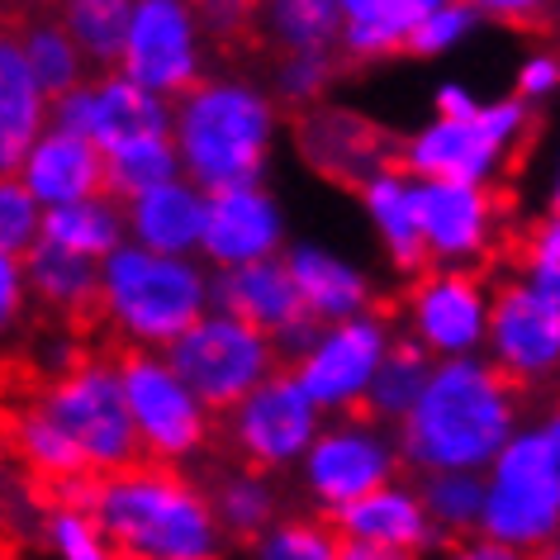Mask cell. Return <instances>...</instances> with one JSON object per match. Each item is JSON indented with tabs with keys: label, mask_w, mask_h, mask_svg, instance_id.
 Returning a JSON list of instances; mask_svg holds the SVG:
<instances>
[{
	"label": "cell",
	"mask_w": 560,
	"mask_h": 560,
	"mask_svg": "<svg viewBox=\"0 0 560 560\" xmlns=\"http://www.w3.org/2000/svg\"><path fill=\"white\" fill-rule=\"evenodd\" d=\"M523 257H546V261H560V205H556V209H546V219H541L537 229L527 233Z\"/></svg>",
	"instance_id": "obj_51"
},
{
	"label": "cell",
	"mask_w": 560,
	"mask_h": 560,
	"mask_svg": "<svg viewBox=\"0 0 560 560\" xmlns=\"http://www.w3.org/2000/svg\"><path fill=\"white\" fill-rule=\"evenodd\" d=\"M347 560H395V556H381V551H366V546H347Z\"/></svg>",
	"instance_id": "obj_56"
},
{
	"label": "cell",
	"mask_w": 560,
	"mask_h": 560,
	"mask_svg": "<svg viewBox=\"0 0 560 560\" xmlns=\"http://www.w3.org/2000/svg\"><path fill=\"white\" fill-rule=\"evenodd\" d=\"M480 537L537 556L560 537V456L541 423H527L485 470Z\"/></svg>",
	"instance_id": "obj_6"
},
{
	"label": "cell",
	"mask_w": 560,
	"mask_h": 560,
	"mask_svg": "<svg viewBox=\"0 0 560 560\" xmlns=\"http://www.w3.org/2000/svg\"><path fill=\"white\" fill-rule=\"evenodd\" d=\"M324 423L328 413L310 399V389L295 381V371H276L233 413H223V442L247 470L280 475L304 466Z\"/></svg>",
	"instance_id": "obj_11"
},
{
	"label": "cell",
	"mask_w": 560,
	"mask_h": 560,
	"mask_svg": "<svg viewBox=\"0 0 560 560\" xmlns=\"http://www.w3.org/2000/svg\"><path fill=\"white\" fill-rule=\"evenodd\" d=\"M385 0H342V10H347V20H366V15H375Z\"/></svg>",
	"instance_id": "obj_54"
},
{
	"label": "cell",
	"mask_w": 560,
	"mask_h": 560,
	"mask_svg": "<svg viewBox=\"0 0 560 560\" xmlns=\"http://www.w3.org/2000/svg\"><path fill=\"white\" fill-rule=\"evenodd\" d=\"M290 276L300 285L304 314H314L318 324H347V318H361L375 310V276L361 261H352L347 252L328 247V243H290L285 252Z\"/></svg>",
	"instance_id": "obj_20"
},
{
	"label": "cell",
	"mask_w": 560,
	"mask_h": 560,
	"mask_svg": "<svg viewBox=\"0 0 560 560\" xmlns=\"http://www.w3.org/2000/svg\"><path fill=\"white\" fill-rule=\"evenodd\" d=\"M10 452H15L20 466L30 470L34 480H44L48 489L91 475L86 456L77 452V442L67 438V432L58 428V418H52L38 399H30L24 409L10 413Z\"/></svg>",
	"instance_id": "obj_28"
},
{
	"label": "cell",
	"mask_w": 560,
	"mask_h": 560,
	"mask_svg": "<svg viewBox=\"0 0 560 560\" xmlns=\"http://www.w3.org/2000/svg\"><path fill=\"white\" fill-rule=\"evenodd\" d=\"M537 560H560V537H556L551 546H546V551H537Z\"/></svg>",
	"instance_id": "obj_57"
},
{
	"label": "cell",
	"mask_w": 560,
	"mask_h": 560,
	"mask_svg": "<svg viewBox=\"0 0 560 560\" xmlns=\"http://www.w3.org/2000/svg\"><path fill=\"white\" fill-rule=\"evenodd\" d=\"M44 409L58 418V428L77 442V452L86 456V470L95 480L119 475L143 460V442H138L129 395H124L119 361L86 357L72 375L44 385L34 395Z\"/></svg>",
	"instance_id": "obj_7"
},
{
	"label": "cell",
	"mask_w": 560,
	"mask_h": 560,
	"mask_svg": "<svg viewBox=\"0 0 560 560\" xmlns=\"http://www.w3.org/2000/svg\"><path fill=\"white\" fill-rule=\"evenodd\" d=\"M172 138L180 172L205 195L266 186V166L280 138V101L252 77L209 72L176 101Z\"/></svg>",
	"instance_id": "obj_2"
},
{
	"label": "cell",
	"mask_w": 560,
	"mask_h": 560,
	"mask_svg": "<svg viewBox=\"0 0 560 560\" xmlns=\"http://www.w3.org/2000/svg\"><path fill=\"white\" fill-rule=\"evenodd\" d=\"M418 219H423L428 266L438 271H480L503 233V205L494 186L418 180Z\"/></svg>",
	"instance_id": "obj_17"
},
{
	"label": "cell",
	"mask_w": 560,
	"mask_h": 560,
	"mask_svg": "<svg viewBox=\"0 0 560 560\" xmlns=\"http://www.w3.org/2000/svg\"><path fill=\"white\" fill-rule=\"evenodd\" d=\"M332 81H338V58L332 52H280L271 67V95L280 109H318L328 101Z\"/></svg>",
	"instance_id": "obj_40"
},
{
	"label": "cell",
	"mask_w": 560,
	"mask_h": 560,
	"mask_svg": "<svg viewBox=\"0 0 560 560\" xmlns=\"http://www.w3.org/2000/svg\"><path fill=\"white\" fill-rule=\"evenodd\" d=\"M404 452L395 428H385L371 413H347L328 418L318 442L310 446L304 466L295 470L300 494L314 503L324 517L352 509L357 499L375 494V489L404 480Z\"/></svg>",
	"instance_id": "obj_8"
},
{
	"label": "cell",
	"mask_w": 560,
	"mask_h": 560,
	"mask_svg": "<svg viewBox=\"0 0 560 560\" xmlns=\"http://www.w3.org/2000/svg\"><path fill=\"white\" fill-rule=\"evenodd\" d=\"M91 513L124 560H219L229 541L209 489L158 460L105 475L95 485Z\"/></svg>",
	"instance_id": "obj_3"
},
{
	"label": "cell",
	"mask_w": 560,
	"mask_h": 560,
	"mask_svg": "<svg viewBox=\"0 0 560 560\" xmlns=\"http://www.w3.org/2000/svg\"><path fill=\"white\" fill-rule=\"evenodd\" d=\"M257 34L280 52H338L347 10L342 0H257Z\"/></svg>",
	"instance_id": "obj_27"
},
{
	"label": "cell",
	"mask_w": 560,
	"mask_h": 560,
	"mask_svg": "<svg viewBox=\"0 0 560 560\" xmlns=\"http://www.w3.org/2000/svg\"><path fill=\"white\" fill-rule=\"evenodd\" d=\"M556 205H560V152L551 162V180H546V209H556Z\"/></svg>",
	"instance_id": "obj_55"
},
{
	"label": "cell",
	"mask_w": 560,
	"mask_h": 560,
	"mask_svg": "<svg viewBox=\"0 0 560 560\" xmlns=\"http://www.w3.org/2000/svg\"><path fill=\"white\" fill-rule=\"evenodd\" d=\"M180 152H176V138H138V143H124L115 152H105V190L115 200H138V195L158 190V186H172L180 180Z\"/></svg>",
	"instance_id": "obj_36"
},
{
	"label": "cell",
	"mask_w": 560,
	"mask_h": 560,
	"mask_svg": "<svg viewBox=\"0 0 560 560\" xmlns=\"http://www.w3.org/2000/svg\"><path fill=\"white\" fill-rule=\"evenodd\" d=\"M10 38L20 44L30 72L38 77V86H44L52 101H62L67 91H77V86H86V81H91L86 52H81L77 38L62 30V20H48V15L24 20V24L10 30Z\"/></svg>",
	"instance_id": "obj_32"
},
{
	"label": "cell",
	"mask_w": 560,
	"mask_h": 560,
	"mask_svg": "<svg viewBox=\"0 0 560 560\" xmlns=\"http://www.w3.org/2000/svg\"><path fill=\"white\" fill-rule=\"evenodd\" d=\"M438 560H537L527 551H513L503 541H489V537H466V541H446Z\"/></svg>",
	"instance_id": "obj_48"
},
{
	"label": "cell",
	"mask_w": 560,
	"mask_h": 560,
	"mask_svg": "<svg viewBox=\"0 0 560 560\" xmlns=\"http://www.w3.org/2000/svg\"><path fill=\"white\" fill-rule=\"evenodd\" d=\"M537 109L517 95L485 101L470 119H442L432 115L395 143V166L413 180H460V186H494L527 143Z\"/></svg>",
	"instance_id": "obj_5"
},
{
	"label": "cell",
	"mask_w": 560,
	"mask_h": 560,
	"mask_svg": "<svg viewBox=\"0 0 560 560\" xmlns=\"http://www.w3.org/2000/svg\"><path fill=\"white\" fill-rule=\"evenodd\" d=\"M133 5L138 0H67L58 10V20H62V30L77 38V48L86 52L91 67L115 72L124 58L129 24H133Z\"/></svg>",
	"instance_id": "obj_35"
},
{
	"label": "cell",
	"mask_w": 560,
	"mask_h": 560,
	"mask_svg": "<svg viewBox=\"0 0 560 560\" xmlns=\"http://www.w3.org/2000/svg\"><path fill=\"white\" fill-rule=\"evenodd\" d=\"M205 15H257V0H195Z\"/></svg>",
	"instance_id": "obj_52"
},
{
	"label": "cell",
	"mask_w": 560,
	"mask_h": 560,
	"mask_svg": "<svg viewBox=\"0 0 560 560\" xmlns=\"http://www.w3.org/2000/svg\"><path fill=\"white\" fill-rule=\"evenodd\" d=\"M485 20L494 24H513V30H527V24H546L556 15L560 0H470Z\"/></svg>",
	"instance_id": "obj_45"
},
{
	"label": "cell",
	"mask_w": 560,
	"mask_h": 560,
	"mask_svg": "<svg viewBox=\"0 0 560 560\" xmlns=\"http://www.w3.org/2000/svg\"><path fill=\"white\" fill-rule=\"evenodd\" d=\"M30 5H44V10H62L67 0H30Z\"/></svg>",
	"instance_id": "obj_58"
},
{
	"label": "cell",
	"mask_w": 560,
	"mask_h": 560,
	"mask_svg": "<svg viewBox=\"0 0 560 560\" xmlns=\"http://www.w3.org/2000/svg\"><path fill=\"white\" fill-rule=\"evenodd\" d=\"M48 129H52V95L38 86L20 44L5 34V44H0V166H5V176L20 172V162L30 158V148Z\"/></svg>",
	"instance_id": "obj_26"
},
{
	"label": "cell",
	"mask_w": 560,
	"mask_h": 560,
	"mask_svg": "<svg viewBox=\"0 0 560 560\" xmlns=\"http://www.w3.org/2000/svg\"><path fill=\"white\" fill-rule=\"evenodd\" d=\"M318 338H324V324H318L314 314H300L295 324H285V328H280L276 338H271V342H276L280 366H285V371H295L300 361L314 352V342H318Z\"/></svg>",
	"instance_id": "obj_46"
},
{
	"label": "cell",
	"mask_w": 560,
	"mask_h": 560,
	"mask_svg": "<svg viewBox=\"0 0 560 560\" xmlns=\"http://www.w3.org/2000/svg\"><path fill=\"white\" fill-rule=\"evenodd\" d=\"M15 180L34 195L44 209H67L81 200L105 195V152L81 133L48 129L20 162Z\"/></svg>",
	"instance_id": "obj_21"
},
{
	"label": "cell",
	"mask_w": 560,
	"mask_h": 560,
	"mask_svg": "<svg viewBox=\"0 0 560 560\" xmlns=\"http://www.w3.org/2000/svg\"><path fill=\"white\" fill-rule=\"evenodd\" d=\"M81 361H86V357H81V347L67 338V332H44V338L34 342V352H30V366L44 375V385L62 381V375H72Z\"/></svg>",
	"instance_id": "obj_44"
},
{
	"label": "cell",
	"mask_w": 560,
	"mask_h": 560,
	"mask_svg": "<svg viewBox=\"0 0 560 560\" xmlns=\"http://www.w3.org/2000/svg\"><path fill=\"white\" fill-rule=\"evenodd\" d=\"M219 560H223V556H219Z\"/></svg>",
	"instance_id": "obj_59"
},
{
	"label": "cell",
	"mask_w": 560,
	"mask_h": 560,
	"mask_svg": "<svg viewBox=\"0 0 560 560\" xmlns=\"http://www.w3.org/2000/svg\"><path fill=\"white\" fill-rule=\"evenodd\" d=\"M480 30H485V15H480V10H475L470 0H452V5H442L438 15H428L423 24H418L409 52H413V58H428V62L452 58V52L466 48Z\"/></svg>",
	"instance_id": "obj_41"
},
{
	"label": "cell",
	"mask_w": 560,
	"mask_h": 560,
	"mask_svg": "<svg viewBox=\"0 0 560 560\" xmlns=\"http://www.w3.org/2000/svg\"><path fill=\"white\" fill-rule=\"evenodd\" d=\"M285 252H290V223L280 200L266 186H237V190L209 195L205 247H200V261L209 271L276 261Z\"/></svg>",
	"instance_id": "obj_18"
},
{
	"label": "cell",
	"mask_w": 560,
	"mask_h": 560,
	"mask_svg": "<svg viewBox=\"0 0 560 560\" xmlns=\"http://www.w3.org/2000/svg\"><path fill=\"white\" fill-rule=\"evenodd\" d=\"M176 124V101L143 91L124 72H101L86 86L52 101V129L91 138L101 152H115L138 138H166Z\"/></svg>",
	"instance_id": "obj_16"
},
{
	"label": "cell",
	"mask_w": 560,
	"mask_h": 560,
	"mask_svg": "<svg viewBox=\"0 0 560 560\" xmlns=\"http://www.w3.org/2000/svg\"><path fill=\"white\" fill-rule=\"evenodd\" d=\"M300 152H304V162H310L314 172L338 176V180H347V186H357V190L366 186L375 172L395 166V162H385L381 129H375L371 119L352 115V109H342V105H318V109L304 115Z\"/></svg>",
	"instance_id": "obj_22"
},
{
	"label": "cell",
	"mask_w": 560,
	"mask_h": 560,
	"mask_svg": "<svg viewBox=\"0 0 560 560\" xmlns=\"http://www.w3.org/2000/svg\"><path fill=\"white\" fill-rule=\"evenodd\" d=\"M361 214H366L375 243L385 252V266L399 276H423L428 271V243H423V219H418V180L399 166L375 172L357 190Z\"/></svg>",
	"instance_id": "obj_23"
},
{
	"label": "cell",
	"mask_w": 560,
	"mask_h": 560,
	"mask_svg": "<svg viewBox=\"0 0 560 560\" xmlns=\"http://www.w3.org/2000/svg\"><path fill=\"white\" fill-rule=\"evenodd\" d=\"M523 428V389L489 357H460L438 361L418 409L395 428V438L404 470L423 480L446 470L485 475Z\"/></svg>",
	"instance_id": "obj_1"
},
{
	"label": "cell",
	"mask_w": 560,
	"mask_h": 560,
	"mask_svg": "<svg viewBox=\"0 0 560 560\" xmlns=\"http://www.w3.org/2000/svg\"><path fill=\"white\" fill-rule=\"evenodd\" d=\"M44 243L67 247V252H77V257H91V261L105 266L124 243H129V214H124V200H115V195L105 190V195H95V200L48 209Z\"/></svg>",
	"instance_id": "obj_30"
},
{
	"label": "cell",
	"mask_w": 560,
	"mask_h": 560,
	"mask_svg": "<svg viewBox=\"0 0 560 560\" xmlns=\"http://www.w3.org/2000/svg\"><path fill=\"white\" fill-rule=\"evenodd\" d=\"M395 342H399V332L381 310L347 318V324H328L324 338L314 342V352L295 366V381L310 389V399L328 418L366 413L371 385Z\"/></svg>",
	"instance_id": "obj_14"
},
{
	"label": "cell",
	"mask_w": 560,
	"mask_h": 560,
	"mask_svg": "<svg viewBox=\"0 0 560 560\" xmlns=\"http://www.w3.org/2000/svg\"><path fill=\"white\" fill-rule=\"evenodd\" d=\"M247 551V560H347V541L324 513H285Z\"/></svg>",
	"instance_id": "obj_39"
},
{
	"label": "cell",
	"mask_w": 560,
	"mask_h": 560,
	"mask_svg": "<svg viewBox=\"0 0 560 560\" xmlns=\"http://www.w3.org/2000/svg\"><path fill=\"white\" fill-rule=\"evenodd\" d=\"M541 432H546V438H551L556 456H560V404H551V409L541 413Z\"/></svg>",
	"instance_id": "obj_53"
},
{
	"label": "cell",
	"mask_w": 560,
	"mask_h": 560,
	"mask_svg": "<svg viewBox=\"0 0 560 560\" xmlns=\"http://www.w3.org/2000/svg\"><path fill=\"white\" fill-rule=\"evenodd\" d=\"M432 371H438V361H432L413 338H404L399 332V342L389 347L385 366H381V375H375V385H371L366 413L381 418L385 428H399L404 418L418 409V399H423Z\"/></svg>",
	"instance_id": "obj_34"
},
{
	"label": "cell",
	"mask_w": 560,
	"mask_h": 560,
	"mask_svg": "<svg viewBox=\"0 0 560 560\" xmlns=\"http://www.w3.org/2000/svg\"><path fill=\"white\" fill-rule=\"evenodd\" d=\"M517 276L527 280L537 295L551 304V310L560 314V261H546V257H523L517 261Z\"/></svg>",
	"instance_id": "obj_50"
},
{
	"label": "cell",
	"mask_w": 560,
	"mask_h": 560,
	"mask_svg": "<svg viewBox=\"0 0 560 560\" xmlns=\"http://www.w3.org/2000/svg\"><path fill=\"white\" fill-rule=\"evenodd\" d=\"M432 523L446 541L480 537L485 527V475L475 470H446V475H423L418 480Z\"/></svg>",
	"instance_id": "obj_37"
},
{
	"label": "cell",
	"mask_w": 560,
	"mask_h": 560,
	"mask_svg": "<svg viewBox=\"0 0 560 560\" xmlns=\"http://www.w3.org/2000/svg\"><path fill=\"white\" fill-rule=\"evenodd\" d=\"M442 5H452V0H385L375 15L347 20L338 52L352 62H385V58H395V52H409L418 24L428 15H438Z\"/></svg>",
	"instance_id": "obj_33"
},
{
	"label": "cell",
	"mask_w": 560,
	"mask_h": 560,
	"mask_svg": "<svg viewBox=\"0 0 560 560\" xmlns=\"http://www.w3.org/2000/svg\"><path fill=\"white\" fill-rule=\"evenodd\" d=\"M34 541L44 560H124L105 527L95 523L91 509H67V503H48L34 523Z\"/></svg>",
	"instance_id": "obj_38"
},
{
	"label": "cell",
	"mask_w": 560,
	"mask_h": 560,
	"mask_svg": "<svg viewBox=\"0 0 560 560\" xmlns=\"http://www.w3.org/2000/svg\"><path fill=\"white\" fill-rule=\"evenodd\" d=\"M129 214V243L162 252V257H200L205 247V219H209V195L195 180H172L138 200L124 205Z\"/></svg>",
	"instance_id": "obj_24"
},
{
	"label": "cell",
	"mask_w": 560,
	"mask_h": 560,
	"mask_svg": "<svg viewBox=\"0 0 560 560\" xmlns=\"http://www.w3.org/2000/svg\"><path fill=\"white\" fill-rule=\"evenodd\" d=\"M119 375H124V395H129L138 442H143V460L186 470L190 460H200L209 452L214 413L176 375L166 352H124Z\"/></svg>",
	"instance_id": "obj_10"
},
{
	"label": "cell",
	"mask_w": 560,
	"mask_h": 560,
	"mask_svg": "<svg viewBox=\"0 0 560 560\" xmlns=\"http://www.w3.org/2000/svg\"><path fill=\"white\" fill-rule=\"evenodd\" d=\"M485 357L517 389L560 385V314L517 271L494 285V318H489Z\"/></svg>",
	"instance_id": "obj_15"
},
{
	"label": "cell",
	"mask_w": 560,
	"mask_h": 560,
	"mask_svg": "<svg viewBox=\"0 0 560 560\" xmlns=\"http://www.w3.org/2000/svg\"><path fill=\"white\" fill-rule=\"evenodd\" d=\"M489 318H494V285L480 271H438L404 290V338H413L432 361L485 357Z\"/></svg>",
	"instance_id": "obj_13"
},
{
	"label": "cell",
	"mask_w": 560,
	"mask_h": 560,
	"mask_svg": "<svg viewBox=\"0 0 560 560\" xmlns=\"http://www.w3.org/2000/svg\"><path fill=\"white\" fill-rule=\"evenodd\" d=\"M480 95H475L466 81H442L438 91H432V109H438L442 119H470V115H480Z\"/></svg>",
	"instance_id": "obj_49"
},
{
	"label": "cell",
	"mask_w": 560,
	"mask_h": 560,
	"mask_svg": "<svg viewBox=\"0 0 560 560\" xmlns=\"http://www.w3.org/2000/svg\"><path fill=\"white\" fill-rule=\"evenodd\" d=\"M214 310V271L200 257L124 243L101 266V324L124 342V352H172L200 318Z\"/></svg>",
	"instance_id": "obj_4"
},
{
	"label": "cell",
	"mask_w": 560,
	"mask_h": 560,
	"mask_svg": "<svg viewBox=\"0 0 560 560\" xmlns=\"http://www.w3.org/2000/svg\"><path fill=\"white\" fill-rule=\"evenodd\" d=\"M44 223H48V209L15 176L0 180V252L5 257H30L44 243Z\"/></svg>",
	"instance_id": "obj_42"
},
{
	"label": "cell",
	"mask_w": 560,
	"mask_h": 560,
	"mask_svg": "<svg viewBox=\"0 0 560 560\" xmlns=\"http://www.w3.org/2000/svg\"><path fill=\"white\" fill-rule=\"evenodd\" d=\"M30 300L34 295H30V276H24V257L0 252V318H5V328H15V318Z\"/></svg>",
	"instance_id": "obj_47"
},
{
	"label": "cell",
	"mask_w": 560,
	"mask_h": 560,
	"mask_svg": "<svg viewBox=\"0 0 560 560\" xmlns=\"http://www.w3.org/2000/svg\"><path fill=\"white\" fill-rule=\"evenodd\" d=\"M24 276H30V295L52 314L101 310V261H91V257L38 243L24 257Z\"/></svg>",
	"instance_id": "obj_29"
},
{
	"label": "cell",
	"mask_w": 560,
	"mask_h": 560,
	"mask_svg": "<svg viewBox=\"0 0 560 560\" xmlns=\"http://www.w3.org/2000/svg\"><path fill=\"white\" fill-rule=\"evenodd\" d=\"M214 310L243 318V324L276 332L285 324H295L304 314L300 285L290 276V261H252V266H233V271H214Z\"/></svg>",
	"instance_id": "obj_25"
},
{
	"label": "cell",
	"mask_w": 560,
	"mask_h": 560,
	"mask_svg": "<svg viewBox=\"0 0 560 560\" xmlns=\"http://www.w3.org/2000/svg\"><path fill=\"white\" fill-rule=\"evenodd\" d=\"M205 34L209 20L195 0H138L115 72L138 81L152 95H162V101H180L209 77Z\"/></svg>",
	"instance_id": "obj_12"
},
{
	"label": "cell",
	"mask_w": 560,
	"mask_h": 560,
	"mask_svg": "<svg viewBox=\"0 0 560 560\" xmlns=\"http://www.w3.org/2000/svg\"><path fill=\"white\" fill-rule=\"evenodd\" d=\"M209 499H214V513H219V527H223V537H233V541H257L261 532H271L280 517H285V509H280V489L271 475H261V470H247V466H237V470H223L214 489H209Z\"/></svg>",
	"instance_id": "obj_31"
},
{
	"label": "cell",
	"mask_w": 560,
	"mask_h": 560,
	"mask_svg": "<svg viewBox=\"0 0 560 560\" xmlns=\"http://www.w3.org/2000/svg\"><path fill=\"white\" fill-rule=\"evenodd\" d=\"M166 361H172L180 381L209 404L214 418L233 413L252 389H261L276 371H285L276 357L271 332L252 328L223 310H209L200 324L166 352Z\"/></svg>",
	"instance_id": "obj_9"
},
{
	"label": "cell",
	"mask_w": 560,
	"mask_h": 560,
	"mask_svg": "<svg viewBox=\"0 0 560 560\" xmlns=\"http://www.w3.org/2000/svg\"><path fill=\"white\" fill-rule=\"evenodd\" d=\"M513 95H517V101H527L532 109L546 105V101H556V95H560V52L532 48L527 58H517Z\"/></svg>",
	"instance_id": "obj_43"
},
{
	"label": "cell",
	"mask_w": 560,
	"mask_h": 560,
	"mask_svg": "<svg viewBox=\"0 0 560 560\" xmlns=\"http://www.w3.org/2000/svg\"><path fill=\"white\" fill-rule=\"evenodd\" d=\"M332 527L342 532L347 546H366V551L395 560H423L442 546V532L432 523L418 480H395L366 499H357L352 509L332 513Z\"/></svg>",
	"instance_id": "obj_19"
}]
</instances>
